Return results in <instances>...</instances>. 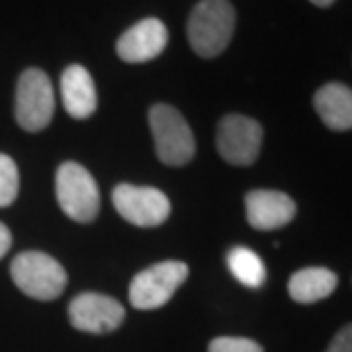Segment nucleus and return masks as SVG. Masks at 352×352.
Returning <instances> with one entry per match:
<instances>
[{
	"mask_svg": "<svg viewBox=\"0 0 352 352\" xmlns=\"http://www.w3.org/2000/svg\"><path fill=\"white\" fill-rule=\"evenodd\" d=\"M236 28V12L230 0H200L191 10L186 36L202 59L219 57L230 46Z\"/></svg>",
	"mask_w": 352,
	"mask_h": 352,
	"instance_id": "f257e3e1",
	"label": "nucleus"
},
{
	"mask_svg": "<svg viewBox=\"0 0 352 352\" xmlns=\"http://www.w3.org/2000/svg\"><path fill=\"white\" fill-rule=\"evenodd\" d=\"M151 132L155 139L157 160L166 166H184L196 155V139L186 118L170 104H153L148 111Z\"/></svg>",
	"mask_w": 352,
	"mask_h": 352,
	"instance_id": "f03ea898",
	"label": "nucleus"
},
{
	"mask_svg": "<svg viewBox=\"0 0 352 352\" xmlns=\"http://www.w3.org/2000/svg\"><path fill=\"white\" fill-rule=\"evenodd\" d=\"M10 271L14 284L34 300H55L64 294L66 282H69L64 266L50 254L39 250H25L16 254Z\"/></svg>",
	"mask_w": 352,
	"mask_h": 352,
	"instance_id": "7ed1b4c3",
	"label": "nucleus"
},
{
	"mask_svg": "<svg viewBox=\"0 0 352 352\" xmlns=\"http://www.w3.org/2000/svg\"><path fill=\"white\" fill-rule=\"evenodd\" d=\"M55 193L62 212L76 223H91L100 212L98 184L78 162H64L57 168Z\"/></svg>",
	"mask_w": 352,
	"mask_h": 352,
	"instance_id": "20e7f679",
	"label": "nucleus"
},
{
	"mask_svg": "<svg viewBox=\"0 0 352 352\" xmlns=\"http://www.w3.org/2000/svg\"><path fill=\"white\" fill-rule=\"evenodd\" d=\"M55 114V94L50 78L41 69H25L16 85L14 116L25 132L46 130Z\"/></svg>",
	"mask_w": 352,
	"mask_h": 352,
	"instance_id": "39448f33",
	"label": "nucleus"
},
{
	"mask_svg": "<svg viewBox=\"0 0 352 352\" xmlns=\"http://www.w3.org/2000/svg\"><path fill=\"white\" fill-rule=\"evenodd\" d=\"M189 277V266L184 261H160L141 271L130 284V305L134 309H160Z\"/></svg>",
	"mask_w": 352,
	"mask_h": 352,
	"instance_id": "423d86ee",
	"label": "nucleus"
},
{
	"mask_svg": "<svg viewBox=\"0 0 352 352\" xmlns=\"http://www.w3.org/2000/svg\"><path fill=\"white\" fill-rule=\"evenodd\" d=\"M264 141V127L243 114H228L216 127V151L232 166H250L257 162Z\"/></svg>",
	"mask_w": 352,
	"mask_h": 352,
	"instance_id": "0eeeda50",
	"label": "nucleus"
},
{
	"mask_svg": "<svg viewBox=\"0 0 352 352\" xmlns=\"http://www.w3.org/2000/svg\"><path fill=\"white\" fill-rule=\"evenodd\" d=\"M116 212L137 228H157L170 216V200L155 186L118 184L111 193Z\"/></svg>",
	"mask_w": 352,
	"mask_h": 352,
	"instance_id": "6e6552de",
	"label": "nucleus"
},
{
	"mask_svg": "<svg viewBox=\"0 0 352 352\" xmlns=\"http://www.w3.org/2000/svg\"><path fill=\"white\" fill-rule=\"evenodd\" d=\"M71 325L87 334H107L125 320L123 305L104 294H80L69 305Z\"/></svg>",
	"mask_w": 352,
	"mask_h": 352,
	"instance_id": "1a4fd4ad",
	"label": "nucleus"
},
{
	"mask_svg": "<svg viewBox=\"0 0 352 352\" xmlns=\"http://www.w3.org/2000/svg\"><path fill=\"white\" fill-rule=\"evenodd\" d=\"M168 30L160 19H144L118 36L116 55L127 64L153 62L166 50Z\"/></svg>",
	"mask_w": 352,
	"mask_h": 352,
	"instance_id": "9d476101",
	"label": "nucleus"
},
{
	"mask_svg": "<svg viewBox=\"0 0 352 352\" xmlns=\"http://www.w3.org/2000/svg\"><path fill=\"white\" fill-rule=\"evenodd\" d=\"M296 202L291 196L273 189H254L245 193V219L261 232L280 230L296 219Z\"/></svg>",
	"mask_w": 352,
	"mask_h": 352,
	"instance_id": "9b49d317",
	"label": "nucleus"
},
{
	"mask_svg": "<svg viewBox=\"0 0 352 352\" xmlns=\"http://www.w3.org/2000/svg\"><path fill=\"white\" fill-rule=\"evenodd\" d=\"M62 100H64L66 111H69L73 118H78V121H85V118L96 114V109H98V94H96L91 73H89L85 66L71 64L64 69Z\"/></svg>",
	"mask_w": 352,
	"mask_h": 352,
	"instance_id": "f8f14e48",
	"label": "nucleus"
},
{
	"mask_svg": "<svg viewBox=\"0 0 352 352\" xmlns=\"http://www.w3.org/2000/svg\"><path fill=\"white\" fill-rule=\"evenodd\" d=\"M314 109L332 132L352 130V89L341 82H327L314 94Z\"/></svg>",
	"mask_w": 352,
	"mask_h": 352,
	"instance_id": "ddd939ff",
	"label": "nucleus"
},
{
	"mask_svg": "<svg viewBox=\"0 0 352 352\" xmlns=\"http://www.w3.org/2000/svg\"><path fill=\"white\" fill-rule=\"evenodd\" d=\"M339 275L323 266H309L291 275L289 280V296L300 305H311L325 300L334 294Z\"/></svg>",
	"mask_w": 352,
	"mask_h": 352,
	"instance_id": "4468645a",
	"label": "nucleus"
},
{
	"mask_svg": "<svg viewBox=\"0 0 352 352\" xmlns=\"http://www.w3.org/2000/svg\"><path fill=\"white\" fill-rule=\"evenodd\" d=\"M228 268L243 287L259 289L266 282V266L254 250L245 245H236L228 252Z\"/></svg>",
	"mask_w": 352,
	"mask_h": 352,
	"instance_id": "2eb2a0df",
	"label": "nucleus"
},
{
	"mask_svg": "<svg viewBox=\"0 0 352 352\" xmlns=\"http://www.w3.org/2000/svg\"><path fill=\"white\" fill-rule=\"evenodd\" d=\"M19 198V166L10 155L0 153V207H10Z\"/></svg>",
	"mask_w": 352,
	"mask_h": 352,
	"instance_id": "dca6fc26",
	"label": "nucleus"
},
{
	"mask_svg": "<svg viewBox=\"0 0 352 352\" xmlns=\"http://www.w3.org/2000/svg\"><path fill=\"white\" fill-rule=\"evenodd\" d=\"M209 352H264V348L245 336H219L209 343Z\"/></svg>",
	"mask_w": 352,
	"mask_h": 352,
	"instance_id": "f3484780",
	"label": "nucleus"
},
{
	"mask_svg": "<svg viewBox=\"0 0 352 352\" xmlns=\"http://www.w3.org/2000/svg\"><path fill=\"white\" fill-rule=\"evenodd\" d=\"M325 352H352V323L343 325L339 332L334 334V339L329 341Z\"/></svg>",
	"mask_w": 352,
	"mask_h": 352,
	"instance_id": "a211bd4d",
	"label": "nucleus"
},
{
	"mask_svg": "<svg viewBox=\"0 0 352 352\" xmlns=\"http://www.w3.org/2000/svg\"><path fill=\"white\" fill-rule=\"evenodd\" d=\"M10 248H12V232L5 223H0V259L10 252Z\"/></svg>",
	"mask_w": 352,
	"mask_h": 352,
	"instance_id": "6ab92c4d",
	"label": "nucleus"
},
{
	"mask_svg": "<svg viewBox=\"0 0 352 352\" xmlns=\"http://www.w3.org/2000/svg\"><path fill=\"white\" fill-rule=\"evenodd\" d=\"M309 3L316 5V7H323V10H325V7H332L336 0H309Z\"/></svg>",
	"mask_w": 352,
	"mask_h": 352,
	"instance_id": "aec40b11",
	"label": "nucleus"
}]
</instances>
